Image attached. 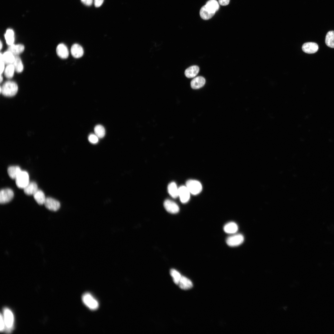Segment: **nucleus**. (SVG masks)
Returning <instances> with one entry per match:
<instances>
[{"instance_id": "obj_30", "label": "nucleus", "mask_w": 334, "mask_h": 334, "mask_svg": "<svg viewBox=\"0 0 334 334\" xmlns=\"http://www.w3.org/2000/svg\"><path fill=\"white\" fill-rule=\"evenodd\" d=\"M95 134L100 138H103L105 134V130L104 127L101 125H98L94 127Z\"/></svg>"}, {"instance_id": "obj_19", "label": "nucleus", "mask_w": 334, "mask_h": 334, "mask_svg": "<svg viewBox=\"0 0 334 334\" xmlns=\"http://www.w3.org/2000/svg\"><path fill=\"white\" fill-rule=\"evenodd\" d=\"M24 190V193L27 195H33L38 190L37 185L34 182H29Z\"/></svg>"}, {"instance_id": "obj_25", "label": "nucleus", "mask_w": 334, "mask_h": 334, "mask_svg": "<svg viewBox=\"0 0 334 334\" xmlns=\"http://www.w3.org/2000/svg\"><path fill=\"white\" fill-rule=\"evenodd\" d=\"M33 196L34 199L39 204L42 205L44 203L46 198L42 191L38 190Z\"/></svg>"}, {"instance_id": "obj_24", "label": "nucleus", "mask_w": 334, "mask_h": 334, "mask_svg": "<svg viewBox=\"0 0 334 334\" xmlns=\"http://www.w3.org/2000/svg\"><path fill=\"white\" fill-rule=\"evenodd\" d=\"M4 37L7 44L10 45L13 44L14 42V32L11 29H7L4 35Z\"/></svg>"}, {"instance_id": "obj_29", "label": "nucleus", "mask_w": 334, "mask_h": 334, "mask_svg": "<svg viewBox=\"0 0 334 334\" xmlns=\"http://www.w3.org/2000/svg\"><path fill=\"white\" fill-rule=\"evenodd\" d=\"M15 71L14 67L12 64H8L4 70V75L7 78H11L14 75Z\"/></svg>"}, {"instance_id": "obj_34", "label": "nucleus", "mask_w": 334, "mask_h": 334, "mask_svg": "<svg viewBox=\"0 0 334 334\" xmlns=\"http://www.w3.org/2000/svg\"><path fill=\"white\" fill-rule=\"evenodd\" d=\"M0 74H2L5 70V63L1 57H0Z\"/></svg>"}, {"instance_id": "obj_23", "label": "nucleus", "mask_w": 334, "mask_h": 334, "mask_svg": "<svg viewBox=\"0 0 334 334\" xmlns=\"http://www.w3.org/2000/svg\"><path fill=\"white\" fill-rule=\"evenodd\" d=\"M168 191L169 194L172 198H176L178 196V188L175 182H172L169 184Z\"/></svg>"}, {"instance_id": "obj_17", "label": "nucleus", "mask_w": 334, "mask_h": 334, "mask_svg": "<svg viewBox=\"0 0 334 334\" xmlns=\"http://www.w3.org/2000/svg\"><path fill=\"white\" fill-rule=\"evenodd\" d=\"M182 289L187 290L191 288L193 286L191 281L186 277L182 276L178 285Z\"/></svg>"}, {"instance_id": "obj_4", "label": "nucleus", "mask_w": 334, "mask_h": 334, "mask_svg": "<svg viewBox=\"0 0 334 334\" xmlns=\"http://www.w3.org/2000/svg\"><path fill=\"white\" fill-rule=\"evenodd\" d=\"M191 194L196 195L200 193L202 190V186L198 181L194 179L189 180L186 182V186Z\"/></svg>"}, {"instance_id": "obj_39", "label": "nucleus", "mask_w": 334, "mask_h": 334, "mask_svg": "<svg viewBox=\"0 0 334 334\" xmlns=\"http://www.w3.org/2000/svg\"><path fill=\"white\" fill-rule=\"evenodd\" d=\"M0 49L1 50L2 49V41H0Z\"/></svg>"}, {"instance_id": "obj_16", "label": "nucleus", "mask_w": 334, "mask_h": 334, "mask_svg": "<svg viewBox=\"0 0 334 334\" xmlns=\"http://www.w3.org/2000/svg\"><path fill=\"white\" fill-rule=\"evenodd\" d=\"M24 49V46L21 44H12L9 45L8 51L11 52L15 56L22 53Z\"/></svg>"}, {"instance_id": "obj_12", "label": "nucleus", "mask_w": 334, "mask_h": 334, "mask_svg": "<svg viewBox=\"0 0 334 334\" xmlns=\"http://www.w3.org/2000/svg\"><path fill=\"white\" fill-rule=\"evenodd\" d=\"M223 230L226 233L232 235L236 233L238 230V226L235 222H229L224 225Z\"/></svg>"}, {"instance_id": "obj_22", "label": "nucleus", "mask_w": 334, "mask_h": 334, "mask_svg": "<svg viewBox=\"0 0 334 334\" xmlns=\"http://www.w3.org/2000/svg\"><path fill=\"white\" fill-rule=\"evenodd\" d=\"M21 171L19 167L17 166H10L7 169L8 175L12 179H15Z\"/></svg>"}, {"instance_id": "obj_7", "label": "nucleus", "mask_w": 334, "mask_h": 334, "mask_svg": "<svg viewBox=\"0 0 334 334\" xmlns=\"http://www.w3.org/2000/svg\"><path fill=\"white\" fill-rule=\"evenodd\" d=\"M13 191L9 188L2 189L0 192V203L1 204L7 203L12 200L14 196Z\"/></svg>"}, {"instance_id": "obj_18", "label": "nucleus", "mask_w": 334, "mask_h": 334, "mask_svg": "<svg viewBox=\"0 0 334 334\" xmlns=\"http://www.w3.org/2000/svg\"><path fill=\"white\" fill-rule=\"evenodd\" d=\"M0 57H2L5 63L7 64H13L15 58V56L8 50L3 54L1 53Z\"/></svg>"}, {"instance_id": "obj_9", "label": "nucleus", "mask_w": 334, "mask_h": 334, "mask_svg": "<svg viewBox=\"0 0 334 334\" xmlns=\"http://www.w3.org/2000/svg\"><path fill=\"white\" fill-rule=\"evenodd\" d=\"M44 204L47 209L53 211H57L60 207V204L59 201L50 197L46 198Z\"/></svg>"}, {"instance_id": "obj_10", "label": "nucleus", "mask_w": 334, "mask_h": 334, "mask_svg": "<svg viewBox=\"0 0 334 334\" xmlns=\"http://www.w3.org/2000/svg\"><path fill=\"white\" fill-rule=\"evenodd\" d=\"M164 206L166 210L171 213H176L179 210L178 205L175 202L169 199H166L165 201Z\"/></svg>"}, {"instance_id": "obj_11", "label": "nucleus", "mask_w": 334, "mask_h": 334, "mask_svg": "<svg viewBox=\"0 0 334 334\" xmlns=\"http://www.w3.org/2000/svg\"><path fill=\"white\" fill-rule=\"evenodd\" d=\"M319 49L318 45L315 43L308 42L304 44L302 47V49L304 52L309 54L316 53Z\"/></svg>"}, {"instance_id": "obj_20", "label": "nucleus", "mask_w": 334, "mask_h": 334, "mask_svg": "<svg viewBox=\"0 0 334 334\" xmlns=\"http://www.w3.org/2000/svg\"><path fill=\"white\" fill-rule=\"evenodd\" d=\"M204 6L209 11L215 13L219 8V3L216 0H209Z\"/></svg>"}, {"instance_id": "obj_32", "label": "nucleus", "mask_w": 334, "mask_h": 334, "mask_svg": "<svg viewBox=\"0 0 334 334\" xmlns=\"http://www.w3.org/2000/svg\"><path fill=\"white\" fill-rule=\"evenodd\" d=\"M98 138L96 134H91L88 136V139L91 143L95 144L98 142Z\"/></svg>"}, {"instance_id": "obj_27", "label": "nucleus", "mask_w": 334, "mask_h": 334, "mask_svg": "<svg viewBox=\"0 0 334 334\" xmlns=\"http://www.w3.org/2000/svg\"><path fill=\"white\" fill-rule=\"evenodd\" d=\"M325 42L328 46L334 48V31H331L327 33L325 37Z\"/></svg>"}, {"instance_id": "obj_13", "label": "nucleus", "mask_w": 334, "mask_h": 334, "mask_svg": "<svg viewBox=\"0 0 334 334\" xmlns=\"http://www.w3.org/2000/svg\"><path fill=\"white\" fill-rule=\"evenodd\" d=\"M56 52L58 55L62 59L67 58L69 55V51L66 46L64 44H59L56 48Z\"/></svg>"}, {"instance_id": "obj_36", "label": "nucleus", "mask_w": 334, "mask_h": 334, "mask_svg": "<svg viewBox=\"0 0 334 334\" xmlns=\"http://www.w3.org/2000/svg\"><path fill=\"white\" fill-rule=\"evenodd\" d=\"M230 0H218L219 3L222 6H226L229 2Z\"/></svg>"}, {"instance_id": "obj_33", "label": "nucleus", "mask_w": 334, "mask_h": 334, "mask_svg": "<svg viewBox=\"0 0 334 334\" xmlns=\"http://www.w3.org/2000/svg\"><path fill=\"white\" fill-rule=\"evenodd\" d=\"M5 330V324L2 314H0V330L1 332H3Z\"/></svg>"}, {"instance_id": "obj_37", "label": "nucleus", "mask_w": 334, "mask_h": 334, "mask_svg": "<svg viewBox=\"0 0 334 334\" xmlns=\"http://www.w3.org/2000/svg\"><path fill=\"white\" fill-rule=\"evenodd\" d=\"M81 1L84 4L87 6H91L93 2V0H81Z\"/></svg>"}, {"instance_id": "obj_28", "label": "nucleus", "mask_w": 334, "mask_h": 334, "mask_svg": "<svg viewBox=\"0 0 334 334\" xmlns=\"http://www.w3.org/2000/svg\"><path fill=\"white\" fill-rule=\"evenodd\" d=\"M15 71L18 73L21 72L24 69V66L20 58L17 56H15V60L12 64Z\"/></svg>"}, {"instance_id": "obj_15", "label": "nucleus", "mask_w": 334, "mask_h": 334, "mask_svg": "<svg viewBox=\"0 0 334 334\" xmlns=\"http://www.w3.org/2000/svg\"><path fill=\"white\" fill-rule=\"evenodd\" d=\"M71 53L74 58H78L81 57L84 54V50L82 47L80 45L75 44L71 48Z\"/></svg>"}, {"instance_id": "obj_1", "label": "nucleus", "mask_w": 334, "mask_h": 334, "mask_svg": "<svg viewBox=\"0 0 334 334\" xmlns=\"http://www.w3.org/2000/svg\"><path fill=\"white\" fill-rule=\"evenodd\" d=\"M6 331L10 332L13 329L14 323V317L12 311L8 308L3 309L2 314Z\"/></svg>"}, {"instance_id": "obj_14", "label": "nucleus", "mask_w": 334, "mask_h": 334, "mask_svg": "<svg viewBox=\"0 0 334 334\" xmlns=\"http://www.w3.org/2000/svg\"><path fill=\"white\" fill-rule=\"evenodd\" d=\"M205 83V78L202 76L197 77L191 81V86L194 89H199L203 87Z\"/></svg>"}, {"instance_id": "obj_26", "label": "nucleus", "mask_w": 334, "mask_h": 334, "mask_svg": "<svg viewBox=\"0 0 334 334\" xmlns=\"http://www.w3.org/2000/svg\"><path fill=\"white\" fill-rule=\"evenodd\" d=\"M199 14L201 17L202 19L208 20L211 18L215 13L209 11L204 6L201 8L200 10Z\"/></svg>"}, {"instance_id": "obj_2", "label": "nucleus", "mask_w": 334, "mask_h": 334, "mask_svg": "<svg viewBox=\"0 0 334 334\" xmlns=\"http://www.w3.org/2000/svg\"><path fill=\"white\" fill-rule=\"evenodd\" d=\"M1 88V92L3 95L7 96H12L17 93L18 86L16 83L11 81L4 83Z\"/></svg>"}, {"instance_id": "obj_3", "label": "nucleus", "mask_w": 334, "mask_h": 334, "mask_svg": "<svg viewBox=\"0 0 334 334\" xmlns=\"http://www.w3.org/2000/svg\"><path fill=\"white\" fill-rule=\"evenodd\" d=\"M82 299L84 304L90 310H95L98 308V302L90 293H84L82 295Z\"/></svg>"}, {"instance_id": "obj_35", "label": "nucleus", "mask_w": 334, "mask_h": 334, "mask_svg": "<svg viewBox=\"0 0 334 334\" xmlns=\"http://www.w3.org/2000/svg\"><path fill=\"white\" fill-rule=\"evenodd\" d=\"M104 0H94V4L95 7H99L102 4Z\"/></svg>"}, {"instance_id": "obj_31", "label": "nucleus", "mask_w": 334, "mask_h": 334, "mask_svg": "<svg viewBox=\"0 0 334 334\" xmlns=\"http://www.w3.org/2000/svg\"><path fill=\"white\" fill-rule=\"evenodd\" d=\"M170 273L174 283L178 285L182 276L180 273L175 269H172L170 270Z\"/></svg>"}, {"instance_id": "obj_8", "label": "nucleus", "mask_w": 334, "mask_h": 334, "mask_svg": "<svg viewBox=\"0 0 334 334\" xmlns=\"http://www.w3.org/2000/svg\"><path fill=\"white\" fill-rule=\"evenodd\" d=\"M191 194L186 186H182L178 188V196L183 203H186L189 201Z\"/></svg>"}, {"instance_id": "obj_21", "label": "nucleus", "mask_w": 334, "mask_h": 334, "mask_svg": "<svg viewBox=\"0 0 334 334\" xmlns=\"http://www.w3.org/2000/svg\"><path fill=\"white\" fill-rule=\"evenodd\" d=\"M199 70V67L197 66H193L186 69L185 71V75L188 78H192L195 77L198 74Z\"/></svg>"}, {"instance_id": "obj_38", "label": "nucleus", "mask_w": 334, "mask_h": 334, "mask_svg": "<svg viewBox=\"0 0 334 334\" xmlns=\"http://www.w3.org/2000/svg\"><path fill=\"white\" fill-rule=\"evenodd\" d=\"M2 80H3V77H2V74H0V83H1L2 81Z\"/></svg>"}, {"instance_id": "obj_6", "label": "nucleus", "mask_w": 334, "mask_h": 334, "mask_svg": "<svg viewBox=\"0 0 334 334\" xmlns=\"http://www.w3.org/2000/svg\"><path fill=\"white\" fill-rule=\"evenodd\" d=\"M244 240V237L241 234L235 233L227 238L226 243L231 247L237 246L242 244Z\"/></svg>"}, {"instance_id": "obj_5", "label": "nucleus", "mask_w": 334, "mask_h": 334, "mask_svg": "<svg viewBox=\"0 0 334 334\" xmlns=\"http://www.w3.org/2000/svg\"><path fill=\"white\" fill-rule=\"evenodd\" d=\"M15 180L17 186L20 188L24 189L29 182V175L25 171H21Z\"/></svg>"}]
</instances>
